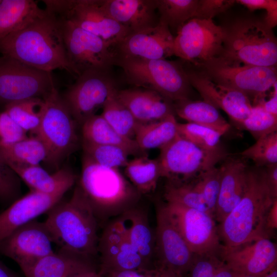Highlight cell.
Listing matches in <instances>:
<instances>
[{"mask_svg": "<svg viewBox=\"0 0 277 277\" xmlns=\"http://www.w3.org/2000/svg\"><path fill=\"white\" fill-rule=\"evenodd\" d=\"M127 82L156 91L173 103L189 98L191 85L184 66L166 59L116 58Z\"/></svg>", "mask_w": 277, "mask_h": 277, "instance_id": "cell-7", "label": "cell"}, {"mask_svg": "<svg viewBox=\"0 0 277 277\" xmlns=\"http://www.w3.org/2000/svg\"><path fill=\"white\" fill-rule=\"evenodd\" d=\"M220 258L229 268L243 275L263 276L276 267V245L263 238L235 248L223 246Z\"/></svg>", "mask_w": 277, "mask_h": 277, "instance_id": "cell-20", "label": "cell"}, {"mask_svg": "<svg viewBox=\"0 0 277 277\" xmlns=\"http://www.w3.org/2000/svg\"><path fill=\"white\" fill-rule=\"evenodd\" d=\"M226 155L222 148L206 150L179 134L160 149L157 159L161 177L182 181L192 180L215 166Z\"/></svg>", "mask_w": 277, "mask_h": 277, "instance_id": "cell-9", "label": "cell"}, {"mask_svg": "<svg viewBox=\"0 0 277 277\" xmlns=\"http://www.w3.org/2000/svg\"><path fill=\"white\" fill-rule=\"evenodd\" d=\"M236 2L243 5L251 11L265 9L277 3L276 0H237Z\"/></svg>", "mask_w": 277, "mask_h": 277, "instance_id": "cell-50", "label": "cell"}, {"mask_svg": "<svg viewBox=\"0 0 277 277\" xmlns=\"http://www.w3.org/2000/svg\"><path fill=\"white\" fill-rule=\"evenodd\" d=\"M195 178L185 181L167 180L164 189V199L166 202L177 203L213 216L206 205Z\"/></svg>", "mask_w": 277, "mask_h": 277, "instance_id": "cell-35", "label": "cell"}, {"mask_svg": "<svg viewBox=\"0 0 277 277\" xmlns=\"http://www.w3.org/2000/svg\"><path fill=\"white\" fill-rule=\"evenodd\" d=\"M1 0H0V2H1Z\"/></svg>", "mask_w": 277, "mask_h": 277, "instance_id": "cell-59", "label": "cell"}, {"mask_svg": "<svg viewBox=\"0 0 277 277\" xmlns=\"http://www.w3.org/2000/svg\"><path fill=\"white\" fill-rule=\"evenodd\" d=\"M45 12L34 1H1L0 40L23 29Z\"/></svg>", "mask_w": 277, "mask_h": 277, "instance_id": "cell-30", "label": "cell"}, {"mask_svg": "<svg viewBox=\"0 0 277 277\" xmlns=\"http://www.w3.org/2000/svg\"><path fill=\"white\" fill-rule=\"evenodd\" d=\"M45 102L39 126L31 136L43 144L47 152L44 163L55 172L78 146V125L56 88L45 99Z\"/></svg>", "mask_w": 277, "mask_h": 277, "instance_id": "cell-6", "label": "cell"}, {"mask_svg": "<svg viewBox=\"0 0 277 277\" xmlns=\"http://www.w3.org/2000/svg\"><path fill=\"white\" fill-rule=\"evenodd\" d=\"M222 175L214 219L222 222L242 198L246 186L248 168L240 159H230L221 166Z\"/></svg>", "mask_w": 277, "mask_h": 277, "instance_id": "cell-26", "label": "cell"}, {"mask_svg": "<svg viewBox=\"0 0 277 277\" xmlns=\"http://www.w3.org/2000/svg\"><path fill=\"white\" fill-rule=\"evenodd\" d=\"M78 186L97 219L121 214L134 207L141 194L119 169L98 165L83 156Z\"/></svg>", "mask_w": 277, "mask_h": 277, "instance_id": "cell-4", "label": "cell"}, {"mask_svg": "<svg viewBox=\"0 0 277 277\" xmlns=\"http://www.w3.org/2000/svg\"><path fill=\"white\" fill-rule=\"evenodd\" d=\"M224 37L223 27L212 19L192 18L176 31L174 55L199 66L220 56Z\"/></svg>", "mask_w": 277, "mask_h": 277, "instance_id": "cell-13", "label": "cell"}, {"mask_svg": "<svg viewBox=\"0 0 277 277\" xmlns=\"http://www.w3.org/2000/svg\"><path fill=\"white\" fill-rule=\"evenodd\" d=\"M47 213L44 222L60 249L89 258L97 254V219L78 185L68 201H60Z\"/></svg>", "mask_w": 277, "mask_h": 277, "instance_id": "cell-3", "label": "cell"}, {"mask_svg": "<svg viewBox=\"0 0 277 277\" xmlns=\"http://www.w3.org/2000/svg\"><path fill=\"white\" fill-rule=\"evenodd\" d=\"M73 277H103L98 273V272L96 270L91 269L88 271H84L83 272L80 273Z\"/></svg>", "mask_w": 277, "mask_h": 277, "instance_id": "cell-56", "label": "cell"}, {"mask_svg": "<svg viewBox=\"0 0 277 277\" xmlns=\"http://www.w3.org/2000/svg\"><path fill=\"white\" fill-rule=\"evenodd\" d=\"M27 137V132L5 111L0 112V146L13 143Z\"/></svg>", "mask_w": 277, "mask_h": 277, "instance_id": "cell-46", "label": "cell"}, {"mask_svg": "<svg viewBox=\"0 0 277 277\" xmlns=\"http://www.w3.org/2000/svg\"><path fill=\"white\" fill-rule=\"evenodd\" d=\"M240 154L244 158L252 160L258 167L277 164V132L259 138Z\"/></svg>", "mask_w": 277, "mask_h": 277, "instance_id": "cell-41", "label": "cell"}, {"mask_svg": "<svg viewBox=\"0 0 277 277\" xmlns=\"http://www.w3.org/2000/svg\"><path fill=\"white\" fill-rule=\"evenodd\" d=\"M255 140L276 132L277 116L265 111L261 106L253 105L247 117L240 124Z\"/></svg>", "mask_w": 277, "mask_h": 277, "instance_id": "cell-42", "label": "cell"}, {"mask_svg": "<svg viewBox=\"0 0 277 277\" xmlns=\"http://www.w3.org/2000/svg\"><path fill=\"white\" fill-rule=\"evenodd\" d=\"M163 205L193 254L220 255L222 245L213 216L175 203Z\"/></svg>", "mask_w": 277, "mask_h": 277, "instance_id": "cell-15", "label": "cell"}, {"mask_svg": "<svg viewBox=\"0 0 277 277\" xmlns=\"http://www.w3.org/2000/svg\"><path fill=\"white\" fill-rule=\"evenodd\" d=\"M263 170L270 188L277 194V164L265 166Z\"/></svg>", "mask_w": 277, "mask_h": 277, "instance_id": "cell-51", "label": "cell"}, {"mask_svg": "<svg viewBox=\"0 0 277 277\" xmlns=\"http://www.w3.org/2000/svg\"><path fill=\"white\" fill-rule=\"evenodd\" d=\"M272 88L268 100H261L253 105H258L267 112L277 116V82L273 84Z\"/></svg>", "mask_w": 277, "mask_h": 277, "instance_id": "cell-49", "label": "cell"}, {"mask_svg": "<svg viewBox=\"0 0 277 277\" xmlns=\"http://www.w3.org/2000/svg\"><path fill=\"white\" fill-rule=\"evenodd\" d=\"M277 227V199L273 202L268 213L267 228L269 232L276 229Z\"/></svg>", "mask_w": 277, "mask_h": 277, "instance_id": "cell-53", "label": "cell"}, {"mask_svg": "<svg viewBox=\"0 0 277 277\" xmlns=\"http://www.w3.org/2000/svg\"><path fill=\"white\" fill-rule=\"evenodd\" d=\"M30 188L31 191L53 193L69 190L74 184L76 176L68 166L50 173L39 165L9 166Z\"/></svg>", "mask_w": 277, "mask_h": 277, "instance_id": "cell-27", "label": "cell"}, {"mask_svg": "<svg viewBox=\"0 0 277 277\" xmlns=\"http://www.w3.org/2000/svg\"><path fill=\"white\" fill-rule=\"evenodd\" d=\"M116 96L140 124L175 115L173 103L153 90L138 87L117 90Z\"/></svg>", "mask_w": 277, "mask_h": 277, "instance_id": "cell-23", "label": "cell"}, {"mask_svg": "<svg viewBox=\"0 0 277 277\" xmlns=\"http://www.w3.org/2000/svg\"><path fill=\"white\" fill-rule=\"evenodd\" d=\"M81 144L83 156L101 166L119 169L125 167L129 161V154L120 147L85 143Z\"/></svg>", "mask_w": 277, "mask_h": 277, "instance_id": "cell-39", "label": "cell"}, {"mask_svg": "<svg viewBox=\"0 0 277 277\" xmlns=\"http://www.w3.org/2000/svg\"><path fill=\"white\" fill-rule=\"evenodd\" d=\"M110 71L89 70L82 73L62 96L72 117L81 126L96 114L117 89Z\"/></svg>", "mask_w": 277, "mask_h": 277, "instance_id": "cell-14", "label": "cell"}, {"mask_svg": "<svg viewBox=\"0 0 277 277\" xmlns=\"http://www.w3.org/2000/svg\"><path fill=\"white\" fill-rule=\"evenodd\" d=\"M222 27L224 37L218 58L232 65L276 66V38L263 20L242 17Z\"/></svg>", "mask_w": 277, "mask_h": 277, "instance_id": "cell-5", "label": "cell"}, {"mask_svg": "<svg viewBox=\"0 0 277 277\" xmlns=\"http://www.w3.org/2000/svg\"><path fill=\"white\" fill-rule=\"evenodd\" d=\"M199 0H157L159 20L165 23L170 31L177 30L194 17Z\"/></svg>", "mask_w": 277, "mask_h": 277, "instance_id": "cell-38", "label": "cell"}, {"mask_svg": "<svg viewBox=\"0 0 277 277\" xmlns=\"http://www.w3.org/2000/svg\"><path fill=\"white\" fill-rule=\"evenodd\" d=\"M124 168L126 175L141 195L153 192L161 177L157 158L152 159L146 155L129 160Z\"/></svg>", "mask_w": 277, "mask_h": 277, "instance_id": "cell-34", "label": "cell"}, {"mask_svg": "<svg viewBox=\"0 0 277 277\" xmlns=\"http://www.w3.org/2000/svg\"><path fill=\"white\" fill-rule=\"evenodd\" d=\"M201 72L214 82L238 90L253 100L252 105L265 99L277 82L276 66L232 65L218 58L199 66Z\"/></svg>", "mask_w": 277, "mask_h": 277, "instance_id": "cell-10", "label": "cell"}, {"mask_svg": "<svg viewBox=\"0 0 277 277\" xmlns=\"http://www.w3.org/2000/svg\"><path fill=\"white\" fill-rule=\"evenodd\" d=\"M67 191L53 193L31 191L0 213V242L19 227L48 212Z\"/></svg>", "mask_w": 277, "mask_h": 277, "instance_id": "cell-22", "label": "cell"}, {"mask_svg": "<svg viewBox=\"0 0 277 277\" xmlns=\"http://www.w3.org/2000/svg\"><path fill=\"white\" fill-rule=\"evenodd\" d=\"M45 104L44 99L29 98L9 104L3 111L23 130L32 135L39 126Z\"/></svg>", "mask_w": 277, "mask_h": 277, "instance_id": "cell-36", "label": "cell"}, {"mask_svg": "<svg viewBox=\"0 0 277 277\" xmlns=\"http://www.w3.org/2000/svg\"><path fill=\"white\" fill-rule=\"evenodd\" d=\"M263 276H250V275H244V276H242L241 277H263Z\"/></svg>", "mask_w": 277, "mask_h": 277, "instance_id": "cell-58", "label": "cell"}, {"mask_svg": "<svg viewBox=\"0 0 277 277\" xmlns=\"http://www.w3.org/2000/svg\"><path fill=\"white\" fill-rule=\"evenodd\" d=\"M117 90L107 99L103 107V112L101 115L120 134L134 140L136 130L140 123L118 99L116 96Z\"/></svg>", "mask_w": 277, "mask_h": 277, "instance_id": "cell-37", "label": "cell"}, {"mask_svg": "<svg viewBox=\"0 0 277 277\" xmlns=\"http://www.w3.org/2000/svg\"><path fill=\"white\" fill-rule=\"evenodd\" d=\"M173 106L175 114L187 123L227 131L230 127L219 109L205 101L187 98L174 102Z\"/></svg>", "mask_w": 277, "mask_h": 277, "instance_id": "cell-31", "label": "cell"}, {"mask_svg": "<svg viewBox=\"0 0 277 277\" xmlns=\"http://www.w3.org/2000/svg\"><path fill=\"white\" fill-rule=\"evenodd\" d=\"M235 3L234 0H199L194 18L212 19L215 16L226 11Z\"/></svg>", "mask_w": 277, "mask_h": 277, "instance_id": "cell-47", "label": "cell"}, {"mask_svg": "<svg viewBox=\"0 0 277 277\" xmlns=\"http://www.w3.org/2000/svg\"><path fill=\"white\" fill-rule=\"evenodd\" d=\"M45 10L30 24L0 40V52L42 71L65 70L76 77L67 58L61 21Z\"/></svg>", "mask_w": 277, "mask_h": 277, "instance_id": "cell-1", "label": "cell"}, {"mask_svg": "<svg viewBox=\"0 0 277 277\" xmlns=\"http://www.w3.org/2000/svg\"><path fill=\"white\" fill-rule=\"evenodd\" d=\"M184 69L191 86L199 92L204 101L223 110L239 125L249 115L253 105L246 94L214 82L201 72Z\"/></svg>", "mask_w": 277, "mask_h": 277, "instance_id": "cell-21", "label": "cell"}, {"mask_svg": "<svg viewBox=\"0 0 277 277\" xmlns=\"http://www.w3.org/2000/svg\"><path fill=\"white\" fill-rule=\"evenodd\" d=\"M0 157L9 166L39 165L47 157L46 148L34 136L0 146Z\"/></svg>", "mask_w": 277, "mask_h": 277, "instance_id": "cell-33", "label": "cell"}, {"mask_svg": "<svg viewBox=\"0 0 277 277\" xmlns=\"http://www.w3.org/2000/svg\"><path fill=\"white\" fill-rule=\"evenodd\" d=\"M45 10L70 21L82 29L100 37L112 49L129 31L106 11L103 0H46Z\"/></svg>", "mask_w": 277, "mask_h": 277, "instance_id": "cell-8", "label": "cell"}, {"mask_svg": "<svg viewBox=\"0 0 277 277\" xmlns=\"http://www.w3.org/2000/svg\"><path fill=\"white\" fill-rule=\"evenodd\" d=\"M0 277H21L0 260Z\"/></svg>", "mask_w": 277, "mask_h": 277, "instance_id": "cell-55", "label": "cell"}, {"mask_svg": "<svg viewBox=\"0 0 277 277\" xmlns=\"http://www.w3.org/2000/svg\"><path fill=\"white\" fill-rule=\"evenodd\" d=\"M21 179L0 157V203L9 206L20 197Z\"/></svg>", "mask_w": 277, "mask_h": 277, "instance_id": "cell-44", "label": "cell"}, {"mask_svg": "<svg viewBox=\"0 0 277 277\" xmlns=\"http://www.w3.org/2000/svg\"><path fill=\"white\" fill-rule=\"evenodd\" d=\"M177 130L180 135L208 150L221 148L220 138L227 132L191 123H178Z\"/></svg>", "mask_w": 277, "mask_h": 277, "instance_id": "cell-40", "label": "cell"}, {"mask_svg": "<svg viewBox=\"0 0 277 277\" xmlns=\"http://www.w3.org/2000/svg\"><path fill=\"white\" fill-rule=\"evenodd\" d=\"M263 277H277V267H275Z\"/></svg>", "mask_w": 277, "mask_h": 277, "instance_id": "cell-57", "label": "cell"}, {"mask_svg": "<svg viewBox=\"0 0 277 277\" xmlns=\"http://www.w3.org/2000/svg\"><path fill=\"white\" fill-rule=\"evenodd\" d=\"M222 175L221 166H216L195 177L196 184L206 205L214 217Z\"/></svg>", "mask_w": 277, "mask_h": 277, "instance_id": "cell-43", "label": "cell"}, {"mask_svg": "<svg viewBox=\"0 0 277 277\" xmlns=\"http://www.w3.org/2000/svg\"><path fill=\"white\" fill-rule=\"evenodd\" d=\"M107 277H183L171 271L154 267L150 269H143L120 271L111 273Z\"/></svg>", "mask_w": 277, "mask_h": 277, "instance_id": "cell-48", "label": "cell"}, {"mask_svg": "<svg viewBox=\"0 0 277 277\" xmlns=\"http://www.w3.org/2000/svg\"><path fill=\"white\" fill-rule=\"evenodd\" d=\"M57 17L62 25L67 58L76 78L87 70L110 71L115 62L113 49L70 21Z\"/></svg>", "mask_w": 277, "mask_h": 277, "instance_id": "cell-12", "label": "cell"}, {"mask_svg": "<svg viewBox=\"0 0 277 277\" xmlns=\"http://www.w3.org/2000/svg\"><path fill=\"white\" fill-rule=\"evenodd\" d=\"M21 269L25 277H73L95 267L91 258L60 249Z\"/></svg>", "mask_w": 277, "mask_h": 277, "instance_id": "cell-24", "label": "cell"}, {"mask_svg": "<svg viewBox=\"0 0 277 277\" xmlns=\"http://www.w3.org/2000/svg\"><path fill=\"white\" fill-rule=\"evenodd\" d=\"M155 267L184 277L194 257L163 204L156 208Z\"/></svg>", "mask_w": 277, "mask_h": 277, "instance_id": "cell-17", "label": "cell"}, {"mask_svg": "<svg viewBox=\"0 0 277 277\" xmlns=\"http://www.w3.org/2000/svg\"><path fill=\"white\" fill-rule=\"evenodd\" d=\"M55 88L51 72L27 65L13 58L0 57V104L32 98L45 100Z\"/></svg>", "mask_w": 277, "mask_h": 277, "instance_id": "cell-11", "label": "cell"}, {"mask_svg": "<svg viewBox=\"0 0 277 277\" xmlns=\"http://www.w3.org/2000/svg\"><path fill=\"white\" fill-rule=\"evenodd\" d=\"M120 217L125 224L130 241L147 267L154 268L155 232L151 229L147 213L134 207L123 213Z\"/></svg>", "mask_w": 277, "mask_h": 277, "instance_id": "cell-28", "label": "cell"}, {"mask_svg": "<svg viewBox=\"0 0 277 277\" xmlns=\"http://www.w3.org/2000/svg\"><path fill=\"white\" fill-rule=\"evenodd\" d=\"M51 235L45 222L34 220L19 227L0 242V253L20 268L54 252Z\"/></svg>", "mask_w": 277, "mask_h": 277, "instance_id": "cell-18", "label": "cell"}, {"mask_svg": "<svg viewBox=\"0 0 277 277\" xmlns=\"http://www.w3.org/2000/svg\"><path fill=\"white\" fill-rule=\"evenodd\" d=\"M177 125L174 114L160 121L140 124L136 130L134 140L144 151L155 148L160 149L179 134Z\"/></svg>", "mask_w": 277, "mask_h": 277, "instance_id": "cell-32", "label": "cell"}, {"mask_svg": "<svg viewBox=\"0 0 277 277\" xmlns=\"http://www.w3.org/2000/svg\"><path fill=\"white\" fill-rule=\"evenodd\" d=\"M103 3L108 13L130 33L153 27L159 22L157 0H103Z\"/></svg>", "mask_w": 277, "mask_h": 277, "instance_id": "cell-25", "label": "cell"}, {"mask_svg": "<svg viewBox=\"0 0 277 277\" xmlns=\"http://www.w3.org/2000/svg\"><path fill=\"white\" fill-rule=\"evenodd\" d=\"M223 263L219 255L194 254L187 273L188 277H212L216 270Z\"/></svg>", "mask_w": 277, "mask_h": 277, "instance_id": "cell-45", "label": "cell"}, {"mask_svg": "<svg viewBox=\"0 0 277 277\" xmlns=\"http://www.w3.org/2000/svg\"><path fill=\"white\" fill-rule=\"evenodd\" d=\"M277 199L263 169H248L244 195L224 220L217 231L223 246L235 248L261 238H269L267 217Z\"/></svg>", "mask_w": 277, "mask_h": 277, "instance_id": "cell-2", "label": "cell"}, {"mask_svg": "<svg viewBox=\"0 0 277 277\" xmlns=\"http://www.w3.org/2000/svg\"><path fill=\"white\" fill-rule=\"evenodd\" d=\"M265 25L272 29L277 25V3L266 10V14L262 19Z\"/></svg>", "mask_w": 277, "mask_h": 277, "instance_id": "cell-52", "label": "cell"}, {"mask_svg": "<svg viewBox=\"0 0 277 277\" xmlns=\"http://www.w3.org/2000/svg\"><path fill=\"white\" fill-rule=\"evenodd\" d=\"M97 253L101 262L98 273L103 277L120 271L149 269L130 241L121 217L105 228L99 238Z\"/></svg>", "mask_w": 277, "mask_h": 277, "instance_id": "cell-16", "label": "cell"}, {"mask_svg": "<svg viewBox=\"0 0 277 277\" xmlns=\"http://www.w3.org/2000/svg\"><path fill=\"white\" fill-rule=\"evenodd\" d=\"M82 143L95 145H109L120 147L129 155H145L134 140L125 137L117 133L101 115L95 114L81 125Z\"/></svg>", "mask_w": 277, "mask_h": 277, "instance_id": "cell-29", "label": "cell"}, {"mask_svg": "<svg viewBox=\"0 0 277 277\" xmlns=\"http://www.w3.org/2000/svg\"><path fill=\"white\" fill-rule=\"evenodd\" d=\"M174 36L164 22L154 27L128 34L114 49L116 58L146 60L174 55Z\"/></svg>", "mask_w": 277, "mask_h": 277, "instance_id": "cell-19", "label": "cell"}, {"mask_svg": "<svg viewBox=\"0 0 277 277\" xmlns=\"http://www.w3.org/2000/svg\"><path fill=\"white\" fill-rule=\"evenodd\" d=\"M243 275L228 267L224 262L216 270L212 277H241Z\"/></svg>", "mask_w": 277, "mask_h": 277, "instance_id": "cell-54", "label": "cell"}]
</instances>
